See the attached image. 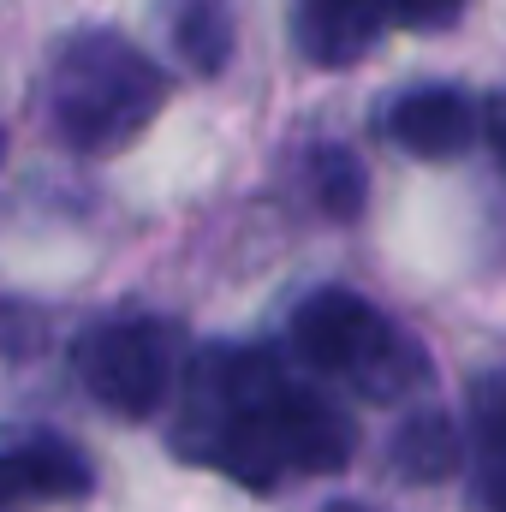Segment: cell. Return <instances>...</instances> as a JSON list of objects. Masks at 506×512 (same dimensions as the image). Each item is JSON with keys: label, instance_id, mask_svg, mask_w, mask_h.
I'll return each instance as SVG.
<instances>
[{"label": "cell", "instance_id": "1", "mask_svg": "<svg viewBox=\"0 0 506 512\" xmlns=\"http://www.w3.org/2000/svg\"><path fill=\"white\" fill-rule=\"evenodd\" d=\"M167 102L161 66L120 30H78L48 60V120L78 155H114Z\"/></svg>", "mask_w": 506, "mask_h": 512}, {"label": "cell", "instance_id": "2", "mask_svg": "<svg viewBox=\"0 0 506 512\" xmlns=\"http://www.w3.org/2000/svg\"><path fill=\"white\" fill-rule=\"evenodd\" d=\"M280 370L262 352H203L185 376V411H179V453H197L203 465L268 489L280 471L274 447V405H280Z\"/></svg>", "mask_w": 506, "mask_h": 512}, {"label": "cell", "instance_id": "3", "mask_svg": "<svg viewBox=\"0 0 506 512\" xmlns=\"http://www.w3.org/2000/svg\"><path fill=\"white\" fill-rule=\"evenodd\" d=\"M292 340H298L310 370L346 376L370 399H399V393H411L423 382V352L381 316L370 298L340 292V286H328V292L298 304Z\"/></svg>", "mask_w": 506, "mask_h": 512}, {"label": "cell", "instance_id": "4", "mask_svg": "<svg viewBox=\"0 0 506 512\" xmlns=\"http://www.w3.org/2000/svg\"><path fill=\"white\" fill-rule=\"evenodd\" d=\"M78 376H84V393L114 417H149L167 405L179 382V334L173 322H155V316L102 322L78 340Z\"/></svg>", "mask_w": 506, "mask_h": 512}, {"label": "cell", "instance_id": "5", "mask_svg": "<svg viewBox=\"0 0 506 512\" xmlns=\"http://www.w3.org/2000/svg\"><path fill=\"white\" fill-rule=\"evenodd\" d=\"M274 447H280V471L292 465V471L322 477V471H340V465L352 459L358 429H352V417L334 411L322 393L286 382L280 387V405H274Z\"/></svg>", "mask_w": 506, "mask_h": 512}, {"label": "cell", "instance_id": "6", "mask_svg": "<svg viewBox=\"0 0 506 512\" xmlns=\"http://www.w3.org/2000/svg\"><path fill=\"white\" fill-rule=\"evenodd\" d=\"M387 131L405 155L417 161H453L477 143L483 114L471 96L447 90V84H423V90H405L393 108H387Z\"/></svg>", "mask_w": 506, "mask_h": 512}, {"label": "cell", "instance_id": "7", "mask_svg": "<svg viewBox=\"0 0 506 512\" xmlns=\"http://www.w3.org/2000/svg\"><path fill=\"white\" fill-rule=\"evenodd\" d=\"M387 24V0H298V48L316 66H352Z\"/></svg>", "mask_w": 506, "mask_h": 512}, {"label": "cell", "instance_id": "8", "mask_svg": "<svg viewBox=\"0 0 506 512\" xmlns=\"http://www.w3.org/2000/svg\"><path fill=\"white\" fill-rule=\"evenodd\" d=\"M173 48L191 72L215 78L233 54V12L227 0H173Z\"/></svg>", "mask_w": 506, "mask_h": 512}, {"label": "cell", "instance_id": "9", "mask_svg": "<svg viewBox=\"0 0 506 512\" xmlns=\"http://www.w3.org/2000/svg\"><path fill=\"white\" fill-rule=\"evenodd\" d=\"M459 429L441 417V411H417V417H405V429H399V441H393V459H399V471L411 477V483H447L453 471H459Z\"/></svg>", "mask_w": 506, "mask_h": 512}, {"label": "cell", "instance_id": "10", "mask_svg": "<svg viewBox=\"0 0 506 512\" xmlns=\"http://www.w3.org/2000/svg\"><path fill=\"white\" fill-rule=\"evenodd\" d=\"M18 465H24L36 501H72V495L90 489V465H84V453L66 447V441H30V447L18 453Z\"/></svg>", "mask_w": 506, "mask_h": 512}, {"label": "cell", "instance_id": "11", "mask_svg": "<svg viewBox=\"0 0 506 512\" xmlns=\"http://www.w3.org/2000/svg\"><path fill=\"white\" fill-rule=\"evenodd\" d=\"M316 197H322L328 215L352 221V215L364 209V167H358V155L322 149V155H316Z\"/></svg>", "mask_w": 506, "mask_h": 512}, {"label": "cell", "instance_id": "12", "mask_svg": "<svg viewBox=\"0 0 506 512\" xmlns=\"http://www.w3.org/2000/svg\"><path fill=\"white\" fill-rule=\"evenodd\" d=\"M387 12L405 24V30H441L465 12V0H387Z\"/></svg>", "mask_w": 506, "mask_h": 512}, {"label": "cell", "instance_id": "13", "mask_svg": "<svg viewBox=\"0 0 506 512\" xmlns=\"http://www.w3.org/2000/svg\"><path fill=\"white\" fill-rule=\"evenodd\" d=\"M30 501H36V489H30V477H24L18 453H12V459H0V512H24Z\"/></svg>", "mask_w": 506, "mask_h": 512}, {"label": "cell", "instance_id": "14", "mask_svg": "<svg viewBox=\"0 0 506 512\" xmlns=\"http://www.w3.org/2000/svg\"><path fill=\"white\" fill-rule=\"evenodd\" d=\"M483 137H489V149H495V161L506 167V96H495V102L483 108Z\"/></svg>", "mask_w": 506, "mask_h": 512}, {"label": "cell", "instance_id": "15", "mask_svg": "<svg viewBox=\"0 0 506 512\" xmlns=\"http://www.w3.org/2000/svg\"><path fill=\"white\" fill-rule=\"evenodd\" d=\"M489 507L506 512V459H489Z\"/></svg>", "mask_w": 506, "mask_h": 512}, {"label": "cell", "instance_id": "16", "mask_svg": "<svg viewBox=\"0 0 506 512\" xmlns=\"http://www.w3.org/2000/svg\"><path fill=\"white\" fill-rule=\"evenodd\" d=\"M334 512H364V507H334Z\"/></svg>", "mask_w": 506, "mask_h": 512}, {"label": "cell", "instance_id": "17", "mask_svg": "<svg viewBox=\"0 0 506 512\" xmlns=\"http://www.w3.org/2000/svg\"><path fill=\"white\" fill-rule=\"evenodd\" d=\"M0 161H6V137H0Z\"/></svg>", "mask_w": 506, "mask_h": 512}, {"label": "cell", "instance_id": "18", "mask_svg": "<svg viewBox=\"0 0 506 512\" xmlns=\"http://www.w3.org/2000/svg\"><path fill=\"white\" fill-rule=\"evenodd\" d=\"M0 316H6V310H0Z\"/></svg>", "mask_w": 506, "mask_h": 512}]
</instances>
